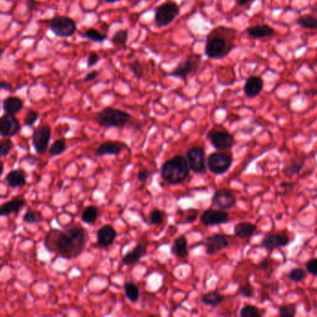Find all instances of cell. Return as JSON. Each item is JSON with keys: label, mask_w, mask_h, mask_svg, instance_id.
Masks as SVG:
<instances>
[{"label": "cell", "mask_w": 317, "mask_h": 317, "mask_svg": "<svg viewBox=\"0 0 317 317\" xmlns=\"http://www.w3.org/2000/svg\"><path fill=\"white\" fill-rule=\"evenodd\" d=\"M165 218V213L161 210H153L149 214V224L152 225L162 224Z\"/></svg>", "instance_id": "ab89813d"}, {"label": "cell", "mask_w": 317, "mask_h": 317, "mask_svg": "<svg viewBox=\"0 0 317 317\" xmlns=\"http://www.w3.org/2000/svg\"><path fill=\"white\" fill-rule=\"evenodd\" d=\"M189 170L196 174H203L206 172L205 151L201 146H193L189 148L186 154Z\"/></svg>", "instance_id": "9c48e42d"}, {"label": "cell", "mask_w": 317, "mask_h": 317, "mask_svg": "<svg viewBox=\"0 0 317 317\" xmlns=\"http://www.w3.org/2000/svg\"><path fill=\"white\" fill-rule=\"evenodd\" d=\"M279 316L281 317H293L297 314V306L295 304H286L280 306Z\"/></svg>", "instance_id": "74e56055"}, {"label": "cell", "mask_w": 317, "mask_h": 317, "mask_svg": "<svg viewBox=\"0 0 317 317\" xmlns=\"http://www.w3.org/2000/svg\"><path fill=\"white\" fill-rule=\"evenodd\" d=\"M27 205L25 199L17 198L7 201L0 206V217L7 216L13 213H18Z\"/></svg>", "instance_id": "44dd1931"}, {"label": "cell", "mask_w": 317, "mask_h": 317, "mask_svg": "<svg viewBox=\"0 0 317 317\" xmlns=\"http://www.w3.org/2000/svg\"><path fill=\"white\" fill-rule=\"evenodd\" d=\"M0 90L12 92V85L6 81H0Z\"/></svg>", "instance_id": "f907efd6"}, {"label": "cell", "mask_w": 317, "mask_h": 317, "mask_svg": "<svg viewBox=\"0 0 317 317\" xmlns=\"http://www.w3.org/2000/svg\"><path fill=\"white\" fill-rule=\"evenodd\" d=\"M288 278L293 282L300 283V282H303L305 278H307V272L303 268H293L289 272Z\"/></svg>", "instance_id": "8d00e7d4"}, {"label": "cell", "mask_w": 317, "mask_h": 317, "mask_svg": "<svg viewBox=\"0 0 317 317\" xmlns=\"http://www.w3.org/2000/svg\"><path fill=\"white\" fill-rule=\"evenodd\" d=\"M99 60H100V57H99V55H98V54H97V53H89V55H88V58H87V60H86V64H87V66L88 67L95 66L96 64H98Z\"/></svg>", "instance_id": "f6af8a7d"}, {"label": "cell", "mask_w": 317, "mask_h": 317, "mask_svg": "<svg viewBox=\"0 0 317 317\" xmlns=\"http://www.w3.org/2000/svg\"><path fill=\"white\" fill-rule=\"evenodd\" d=\"M2 267H3V265L0 264V270H1V269H2Z\"/></svg>", "instance_id": "680465c9"}, {"label": "cell", "mask_w": 317, "mask_h": 317, "mask_svg": "<svg viewBox=\"0 0 317 317\" xmlns=\"http://www.w3.org/2000/svg\"><path fill=\"white\" fill-rule=\"evenodd\" d=\"M22 220H23V222L25 224H39L43 220V216L37 210H27L24 213Z\"/></svg>", "instance_id": "e575fe53"}, {"label": "cell", "mask_w": 317, "mask_h": 317, "mask_svg": "<svg viewBox=\"0 0 317 317\" xmlns=\"http://www.w3.org/2000/svg\"><path fill=\"white\" fill-rule=\"evenodd\" d=\"M201 62H202V57L200 54L197 53H191L187 58L180 62L175 69L168 74L170 76H175V78H179L181 80H187L188 76L195 74L199 68L201 66Z\"/></svg>", "instance_id": "8992f818"}, {"label": "cell", "mask_w": 317, "mask_h": 317, "mask_svg": "<svg viewBox=\"0 0 317 317\" xmlns=\"http://www.w3.org/2000/svg\"><path fill=\"white\" fill-rule=\"evenodd\" d=\"M26 4H27L28 8L30 10H34L36 8V1L35 0H27Z\"/></svg>", "instance_id": "f5cc1de1"}, {"label": "cell", "mask_w": 317, "mask_h": 317, "mask_svg": "<svg viewBox=\"0 0 317 317\" xmlns=\"http://www.w3.org/2000/svg\"><path fill=\"white\" fill-rule=\"evenodd\" d=\"M305 166V161H292L291 164L287 166L283 173L287 177H293L295 175H298L303 170Z\"/></svg>", "instance_id": "1f68e13d"}, {"label": "cell", "mask_w": 317, "mask_h": 317, "mask_svg": "<svg viewBox=\"0 0 317 317\" xmlns=\"http://www.w3.org/2000/svg\"><path fill=\"white\" fill-rule=\"evenodd\" d=\"M130 119V114L112 107H105L94 116V120L97 125L106 128H123L129 122Z\"/></svg>", "instance_id": "277c9868"}, {"label": "cell", "mask_w": 317, "mask_h": 317, "mask_svg": "<svg viewBox=\"0 0 317 317\" xmlns=\"http://www.w3.org/2000/svg\"><path fill=\"white\" fill-rule=\"evenodd\" d=\"M189 166L186 156H176L162 164L161 177L170 184H180L189 176Z\"/></svg>", "instance_id": "3957f363"}, {"label": "cell", "mask_w": 317, "mask_h": 317, "mask_svg": "<svg viewBox=\"0 0 317 317\" xmlns=\"http://www.w3.org/2000/svg\"><path fill=\"white\" fill-rule=\"evenodd\" d=\"M124 293L127 300H129L131 302H136L139 300L140 291L138 286L133 282H126L124 284Z\"/></svg>", "instance_id": "f546056e"}, {"label": "cell", "mask_w": 317, "mask_h": 317, "mask_svg": "<svg viewBox=\"0 0 317 317\" xmlns=\"http://www.w3.org/2000/svg\"><path fill=\"white\" fill-rule=\"evenodd\" d=\"M282 188H284L285 190H288L289 189V191L290 190H292L293 189V187H294V184H291V182H284V184H282Z\"/></svg>", "instance_id": "db71d44e"}, {"label": "cell", "mask_w": 317, "mask_h": 317, "mask_svg": "<svg viewBox=\"0 0 317 317\" xmlns=\"http://www.w3.org/2000/svg\"><path fill=\"white\" fill-rule=\"evenodd\" d=\"M172 253L175 254L178 258H187L188 256V240L187 238L181 236L176 238L172 246Z\"/></svg>", "instance_id": "484cf974"}, {"label": "cell", "mask_w": 317, "mask_h": 317, "mask_svg": "<svg viewBox=\"0 0 317 317\" xmlns=\"http://www.w3.org/2000/svg\"><path fill=\"white\" fill-rule=\"evenodd\" d=\"M4 52H5V48H0V59H1V57H2Z\"/></svg>", "instance_id": "6f0895ef"}, {"label": "cell", "mask_w": 317, "mask_h": 317, "mask_svg": "<svg viewBox=\"0 0 317 317\" xmlns=\"http://www.w3.org/2000/svg\"><path fill=\"white\" fill-rule=\"evenodd\" d=\"M130 71L134 74L136 78L141 80L144 76V68L139 60H134L129 64Z\"/></svg>", "instance_id": "60d3db41"}, {"label": "cell", "mask_w": 317, "mask_h": 317, "mask_svg": "<svg viewBox=\"0 0 317 317\" xmlns=\"http://www.w3.org/2000/svg\"><path fill=\"white\" fill-rule=\"evenodd\" d=\"M3 172H4V164H3V162L0 161V177L3 174Z\"/></svg>", "instance_id": "11a10c76"}, {"label": "cell", "mask_w": 317, "mask_h": 317, "mask_svg": "<svg viewBox=\"0 0 317 317\" xmlns=\"http://www.w3.org/2000/svg\"><path fill=\"white\" fill-rule=\"evenodd\" d=\"M105 2H107V3H110V4H112V3H116L118 1H120V0H103Z\"/></svg>", "instance_id": "9f6ffc18"}, {"label": "cell", "mask_w": 317, "mask_h": 317, "mask_svg": "<svg viewBox=\"0 0 317 317\" xmlns=\"http://www.w3.org/2000/svg\"><path fill=\"white\" fill-rule=\"evenodd\" d=\"M128 41V31L125 29H120L112 34L110 42L118 48L124 46Z\"/></svg>", "instance_id": "4dcf8cb0"}, {"label": "cell", "mask_w": 317, "mask_h": 317, "mask_svg": "<svg viewBox=\"0 0 317 317\" xmlns=\"http://www.w3.org/2000/svg\"><path fill=\"white\" fill-rule=\"evenodd\" d=\"M38 112L32 110V109H30L26 114L25 118H24V124L26 126H32L38 120Z\"/></svg>", "instance_id": "b9f144b4"}, {"label": "cell", "mask_w": 317, "mask_h": 317, "mask_svg": "<svg viewBox=\"0 0 317 317\" xmlns=\"http://www.w3.org/2000/svg\"><path fill=\"white\" fill-rule=\"evenodd\" d=\"M46 22L52 33L58 38H70L77 30L75 20L64 15H57Z\"/></svg>", "instance_id": "5b68a950"}, {"label": "cell", "mask_w": 317, "mask_h": 317, "mask_svg": "<svg viewBox=\"0 0 317 317\" xmlns=\"http://www.w3.org/2000/svg\"><path fill=\"white\" fill-rule=\"evenodd\" d=\"M51 138V128L50 126L43 125L37 128L32 133V146L35 152L39 154H43L46 152L49 142Z\"/></svg>", "instance_id": "8fae6325"}, {"label": "cell", "mask_w": 317, "mask_h": 317, "mask_svg": "<svg viewBox=\"0 0 317 317\" xmlns=\"http://www.w3.org/2000/svg\"><path fill=\"white\" fill-rule=\"evenodd\" d=\"M207 138L212 146L218 151L231 149L236 144L233 135L227 130H219L216 128L211 130L208 132Z\"/></svg>", "instance_id": "30bf717a"}, {"label": "cell", "mask_w": 317, "mask_h": 317, "mask_svg": "<svg viewBox=\"0 0 317 317\" xmlns=\"http://www.w3.org/2000/svg\"><path fill=\"white\" fill-rule=\"evenodd\" d=\"M201 224L210 227L216 225L224 224L229 222V214L227 210L220 208H208L201 215Z\"/></svg>", "instance_id": "7c38bea8"}, {"label": "cell", "mask_w": 317, "mask_h": 317, "mask_svg": "<svg viewBox=\"0 0 317 317\" xmlns=\"http://www.w3.org/2000/svg\"><path fill=\"white\" fill-rule=\"evenodd\" d=\"M146 254V248L141 244H136L133 250L127 252L122 260L123 265H133L138 262L143 255Z\"/></svg>", "instance_id": "603a6c76"}, {"label": "cell", "mask_w": 317, "mask_h": 317, "mask_svg": "<svg viewBox=\"0 0 317 317\" xmlns=\"http://www.w3.org/2000/svg\"><path fill=\"white\" fill-rule=\"evenodd\" d=\"M246 33L252 38L261 40L266 38H271L273 36H275L276 31L273 27L268 24H257V26L247 28Z\"/></svg>", "instance_id": "ffe728a7"}, {"label": "cell", "mask_w": 317, "mask_h": 317, "mask_svg": "<svg viewBox=\"0 0 317 317\" xmlns=\"http://www.w3.org/2000/svg\"><path fill=\"white\" fill-rule=\"evenodd\" d=\"M237 30L227 26H217L214 28L206 38L204 52L208 58L221 60L227 57L236 48L235 40Z\"/></svg>", "instance_id": "7a4b0ae2"}, {"label": "cell", "mask_w": 317, "mask_h": 317, "mask_svg": "<svg viewBox=\"0 0 317 317\" xmlns=\"http://www.w3.org/2000/svg\"><path fill=\"white\" fill-rule=\"evenodd\" d=\"M265 82L260 76H251L246 80L244 86H243V92L247 98L253 99L257 96H259L261 92L264 90Z\"/></svg>", "instance_id": "2e32d148"}, {"label": "cell", "mask_w": 317, "mask_h": 317, "mask_svg": "<svg viewBox=\"0 0 317 317\" xmlns=\"http://www.w3.org/2000/svg\"><path fill=\"white\" fill-rule=\"evenodd\" d=\"M149 177H150V172L145 168L139 170L136 175V178L138 180V182H145Z\"/></svg>", "instance_id": "c3c4849f"}, {"label": "cell", "mask_w": 317, "mask_h": 317, "mask_svg": "<svg viewBox=\"0 0 317 317\" xmlns=\"http://www.w3.org/2000/svg\"><path fill=\"white\" fill-rule=\"evenodd\" d=\"M84 38L97 43H101L108 40V36L106 34L100 33L95 28H88L84 32Z\"/></svg>", "instance_id": "d6a6232c"}, {"label": "cell", "mask_w": 317, "mask_h": 317, "mask_svg": "<svg viewBox=\"0 0 317 317\" xmlns=\"http://www.w3.org/2000/svg\"><path fill=\"white\" fill-rule=\"evenodd\" d=\"M188 216L185 218V222L183 224H192L196 220V218L199 215V210H193V208H190L188 210Z\"/></svg>", "instance_id": "bcb514c9"}, {"label": "cell", "mask_w": 317, "mask_h": 317, "mask_svg": "<svg viewBox=\"0 0 317 317\" xmlns=\"http://www.w3.org/2000/svg\"><path fill=\"white\" fill-rule=\"evenodd\" d=\"M256 230H257V226L254 224L249 222H243L235 226L234 234L237 238L244 239V238H252L255 234Z\"/></svg>", "instance_id": "cb8c5ba5"}, {"label": "cell", "mask_w": 317, "mask_h": 317, "mask_svg": "<svg viewBox=\"0 0 317 317\" xmlns=\"http://www.w3.org/2000/svg\"><path fill=\"white\" fill-rule=\"evenodd\" d=\"M6 184L11 188H19L24 186L27 182L26 180V173L23 170L18 168L8 172L6 176Z\"/></svg>", "instance_id": "7402d4cb"}, {"label": "cell", "mask_w": 317, "mask_h": 317, "mask_svg": "<svg viewBox=\"0 0 317 317\" xmlns=\"http://www.w3.org/2000/svg\"><path fill=\"white\" fill-rule=\"evenodd\" d=\"M23 108V100L16 97V96H9L3 100V109L6 114H17L20 112Z\"/></svg>", "instance_id": "d4e9b609"}, {"label": "cell", "mask_w": 317, "mask_h": 317, "mask_svg": "<svg viewBox=\"0 0 317 317\" xmlns=\"http://www.w3.org/2000/svg\"><path fill=\"white\" fill-rule=\"evenodd\" d=\"M117 232L110 224H105L97 232V243L102 248H108L114 243Z\"/></svg>", "instance_id": "e0dca14e"}, {"label": "cell", "mask_w": 317, "mask_h": 317, "mask_svg": "<svg viewBox=\"0 0 317 317\" xmlns=\"http://www.w3.org/2000/svg\"><path fill=\"white\" fill-rule=\"evenodd\" d=\"M212 204L217 208L227 210H231L237 204V198L233 192L227 189H219L214 192L212 198Z\"/></svg>", "instance_id": "5bb4252c"}, {"label": "cell", "mask_w": 317, "mask_h": 317, "mask_svg": "<svg viewBox=\"0 0 317 317\" xmlns=\"http://www.w3.org/2000/svg\"><path fill=\"white\" fill-rule=\"evenodd\" d=\"M180 14V7L173 1L165 2L157 7L154 15L155 24L160 28L167 26Z\"/></svg>", "instance_id": "ba28073f"}, {"label": "cell", "mask_w": 317, "mask_h": 317, "mask_svg": "<svg viewBox=\"0 0 317 317\" xmlns=\"http://www.w3.org/2000/svg\"><path fill=\"white\" fill-rule=\"evenodd\" d=\"M273 264V260L271 258H269V257H267V258H265L261 262H260L258 266H257V269H259V270H262V271H266Z\"/></svg>", "instance_id": "7dc6e473"}, {"label": "cell", "mask_w": 317, "mask_h": 317, "mask_svg": "<svg viewBox=\"0 0 317 317\" xmlns=\"http://www.w3.org/2000/svg\"><path fill=\"white\" fill-rule=\"evenodd\" d=\"M225 300V297L217 291H211L205 293L201 296V302L207 306H211L213 308L217 307L220 305L223 300Z\"/></svg>", "instance_id": "4316f807"}, {"label": "cell", "mask_w": 317, "mask_h": 317, "mask_svg": "<svg viewBox=\"0 0 317 317\" xmlns=\"http://www.w3.org/2000/svg\"><path fill=\"white\" fill-rule=\"evenodd\" d=\"M98 76H99L98 71H97V70H93V71H91V72H89V73L87 74L84 76V81L85 83L92 82V81L97 80V78H98Z\"/></svg>", "instance_id": "681fc988"}, {"label": "cell", "mask_w": 317, "mask_h": 317, "mask_svg": "<svg viewBox=\"0 0 317 317\" xmlns=\"http://www.w3.org/2000/svg\"><path fill=\"white\" fill-rule=\"evenodd\" d=\"M66 149H67V146H66L65 140H57L52 144L50 148H49V156H57L61 154L62 152H64Z\"/></svg>", "instance_id": "d590c367"}, {"label": "cell", "mask_w": 317, "mask_h": 317, "mask_svg": "<svg viewBox=\"0 0 317 317\" xmlns=\"http://www.w3.org/2000/svg\"><path fill=\"white\" fill-rule=\"evenodd\" d=\"M87 241V232L82 226H71L64 230L52 229L45 238L46 250L62 258H77L84 251Z\"/></svg>", "instance_id": "6da1fadb"}, {"label": "cell", "mask_w": 317, "mask_h": 317, "mask_svg": "<svg viewBox=\"0 0 317 317\" xmlns=\"http://www.w3.org/2000/svg\"><path fill=\"white\" fill-rule=\"evenodd\" d=\"M296 24H298L299 26L306 29V30L317 29V18L313 16L312 14L301 15L296 20Z\"/></svg>", "instance_id": "83f0119b"}, {"label": "cell", "mask_w": 317, "mask_h": 317, "mask_svg": "<svg viewBox=\"0 0 317 317\" xmlns=\"http://www.w3.org/2000/svg\"><path fill=\"white\" fill-rule=\"evenodd\" d=\"M240 294L242 297L253 298L254 294H255V291H254L253 286L248 283V284H244L240 288Z\"/></svg>", "instance_id": "7bdbcfd3"}, {"label": "cell", "mask_w": 317, "mask_h": 317, "mask_svg": "<svg viewBox=\"0 0 317 317\" xmlns=\"http://www.w3.org/2000/svg\"><path fill=\"white\" fill-rule=\"evenodd\" d=\"M124 149H127V146L119 142H105L97 147L95 151L97 156H118L123 152Z\"/></svg>", "instance_id": "d6986e66"}, {"label": "cell", "mask_w": 317, "mask_h": 317, "mask_svg": "<svg viewBox=\"0 0 317 317\" xmlns=\"http://www.w3.org/2000/svg\"><path fill=\"white\" fill-rule=\"evenodd\" d=\"M233 163V156L231 154L218 151L213 152L208 156L206 165L208 170L215 175H222L229 170Z\"/></svg>", "instance_id": "52a82bcc"}, {"label": "cell", "mask_w": 317, "mask_h": 317, "mask_svg": "<svg viewBox=\"0 0 317 317\" xmlns=\"http://www.w3.org/2000/svg\"><path fill=\"white\" fill-rule=\"evenodd\" d=\"M206 252L209 255H214L219 251L224 250L229 246V242L226 236L221 234H214L208 236L204 241Z\"/></svg>", "instance_id": "9a60e30c"}, {"label": "cell", "mask_w": 317, "mask_h": 317, "mask_svg": "<svg viewBox=\"0 0 317 317\" xmlns=\"http://www.w3.org/2000/svg\"><path fill=\"white\" fill-rule=\"evenodd\" d=\"M236 1H237V4L240 7H245V6L252 4L256 0H236Z\"/></svg>", "instance_id": "816d5d0a"}, {"label": "cell", "mask_w": 317, "mask_h": 317, "mask_svg": "<svg viewBox=\"0 0 317 317\" xmlns=\"http://www.w3.org/2000/svg\"><path fill=\"white\" fill-rule=\"evenodd\" d=\"M19 130L20 124L14 114H5L0 116V137L11 138Z\"/></svg>", "instance_id": "4fadbf2b"}, {"label": "cell", "mask_w": 317, "mask_h": 317, "mask_svg": "<svg viewBox=\"0 0 317 317\" xmlns=\"http://www.w3.org/2000/svg\"><path fill=\"white\" fill-rule=\"evenodd\" d=\"M264 310H261L258 307L247 304L241 310H240V316L241 317H261L264 314Z\"/></svg>", "instance_id": "836d02e7"}, {"label": "cell", "mask_w": 317, "mask_h": 317, "mask_svg": "<svg viewBox=\"0 0 317 317\" xmlns=\"http://www.w3.org/2000/svg\"><path fill=\"white\" fill-rule=\"evenodd\" d=\"M305 267H306V272H307L315 276H317V258L309 260L306 262Z\"/></svg>", "instance_id": "ee69618b"}, {"label": "cell", "mask_w": 317, "mask_h": 317, "mask_svg": "<svg viewBox=\"0 0 317 317\" xmlns=\"http://www.w3.org/2000/svg\"><path fill=\"white\" fill-rule=\"evenodd\" d=\"M13 148H14V144L11 140L8 138L0 140V158L6 156L12 151Z\"/></svg>", "instance_id": "f35d334b"}, {"label": "cell", "mask_w": 317, "mask_h": 317, "mask_svg": "<svg viewBox=\"0 0 317 317\" xmlns=\"http://www.w3.org/2000/svg\"><path fill=\"white\" fill-rule=\"evenodd\" d=\"M98 217V208L96 206H89L85 208L81 215V220L86 224H93Z\"/></svg>", "instance_id": "f1b7e54d"}, {"label": "cell", "mask_w": 317, "mask_h": 317, "mask_svg": "<svg viewBox=\"0 0 317 317\" xmlns=\"http://www.w3.org/2000/svg\"><path fill=\"white\" fill-rule=\"evenodd\" d=\"M289 244H290V239L288 236L277 232V234H272L265 236L261 242V246L267 250L272 251L277 248H285Z\"/></svg>", "instance_id": "ac0fdd59"}]
</instances>
